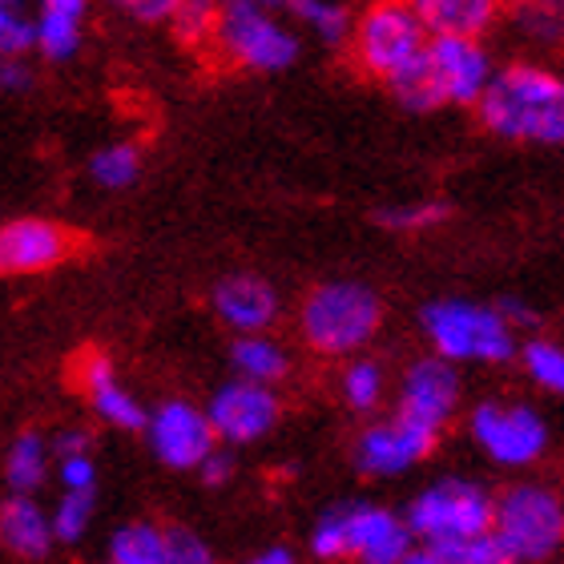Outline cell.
Here are the masks:
<instances>
[{
	"label": "cell",
	"instance_id": "cell-1",
	"mask_svg": "<svg viewBox=\"0 0 564 564\" xmlns=\"http://www.w3.org/2000/svg\"><path fill=\"white\" fill-rule=\"evenodd\" d=\"M484 130L517 145H564V77L536 61L496 69L476 101Z\"/></svg>",
	"mask_w": 564,
	"mask_h": 564
},
{
	"label": "cell",
	"instance_id": "cell-2",
	"mask_svg": "<svg viewBox=\"0 0 564 564\" xmlns=\"http://www.w3.org/2000/svg\"><path fill=\"white\" fill-rule=\"evenodd\" d=\"M306 544L318 561L351 556L364 564H408L415 553V532L408 517L383 505H339L315 520Z\"/></svg>",
	"mask_w": 564,
	"mask_h": 564
},
{
	"label": "cell",
	"instance_id": "cell-3",
	"mask_svg": "<svg viewBox=\"0 0 564 564\" xmlns=\"http://www.w3.org/2000/svg\"><path fill=\"white\" fill-rule=\"evenodd\" d=\"M383 327V299L367 282L335 279L303 299L299 330L311 351L327 359H351L376 339Z\"/></svg>",
	"mask_w": 564,
	"mask_h": 564
},
{
	"label": "cell",
	"instance_id": "cell-4",
	"mask_svg": "<svg viewBox=\"0 0 564 564\" xmlns=\"http://www.w3.org/2000/svg\"><path fill=\"white\" fill-rule=\"evenodd\" d=\"M420 330L435 355L452 364H508L520 355V330L505 318L500 306L471 299H435L420 311Z\"/></svg>",
	"mask_w": 564,
	"mask_h": 564
},
{
	"label": "cell",
	"instance_id": "cell-5",
	"mask_svg": "<svg viewBox=\"0 0 564 564\" xmlns=\"http://www.w3.org/2000/svg\"><path fill=\"white\" fill-rule=\"evenodd\" d=\"M214 45L230 65L247 73H282L299 61V33L271 4L259 0H223Z\"/></svg>",
	"mask_w": 564,
	"mask_h": 564
},
{
	"label": "cell",
	"instance_id": "cell-6",
	"mask_svg": "<svg viewBox=\"0 0 564 564\" xmlns=\"http://www.w3.org/2000/svg\"><path fill=\"white\" fill-rule=\"evenodd\" d=\"M408 524L415 532V544H452L492 532L496 496L476 480L447 476V480L427 484L412 505H408Z\"/></svg>",
	"mask_w": 564,
	"mask_h": 564
},
{
	"label": "cell",
	"instance_id": "cell-7",
	"mask_svg": "<svg viewBox=\"0 0 564 564\" xmlns=\"http://www.w3.org/2000/svg\"><path fill=\"white\" fill-rule=\"evenodd\" d=\"M492 532L508 564L512 561H549L564 544V500L549 484H517L496 496Z\"/></svg>",
	"mask_w": 564,
	"mask_h": 564
},
{
	"label": "cell",
	"instance_id": "cell-8",
	"mask_svg": "<svg viewBox=\"0 0 564 564\" xmlns=\"http://www.w3.org/2000/svg\"><path fill=\"white\" fill-rule=\"evenodd\" d=\"M427 41H432V33L420 21L412 0H379V4H371L355 21V33H351V48L359 69L379 77L383 85L395 73L408 69V65H415L427 53Z\"/></svg>",
	"mask_w": 564,
	"mask_h": 564
},
{
	"label": "cell",
	"instance_id": "cell-9",
	"mask_svg": "<svg viewBox=\"0 0 564 564\" xmlns=\"http://www.w3.org/2000/svg\"><path fill=\"white\" fill-rule=\"evenodd\" d=\"M468 432L500 468H532L549 452V423L529 403L484 400L480 408H471Z\"/></svg>",
	"mask_w": 564,
	"mask_h": 564
},
{
	"label": "cell",
	"instance_id": "cell-10",
	"mask_svg": "<svg viewBox=\"0 0 564 564\" xmlns=\"http://www.w3.org/2000/svg\"><path fill=\"white\" fill-rule=\"evenodd\" d=\"M435 444H440L435 427H423V423L395 412L391 420H379L359 432V440H355V468L371 476V480H395L403 471L420 468L423 459L435 452Z\"/></svg>",
	"mask_w": 564,
	"mask_h": 564
},
{
	"label": "cell",
	"instance_id": "cell-11",
	"mask_svg": "<svg viewBox=\"0 0 564 564\" xmlns=\"http://www.w3.org/2000/svg\"><path fill=\"white\" fill-rule=\"evenodd\" d=\"M145 440L150 452L174 471H198V464L223 444L214 432L210 412L194 408L189 400H165L158 403L145 420Z\"/></svg>",
	"mask_w": 564,
	"mask_h": 564
},
{
	"label": "cell",
	"instance_id": "cell-12",
	"mask_svg": "<svg viewBox=\"0 0 564 564\" xmlns=\"http://www.w3.org/2000/svg\"><path fill=\"white\" fill-rule=\"evenodd\" d=\"M206 412H210L214 432H218L223 444L247 447L267 440L279 427L282 403L271 383H254V379L235 376L230 383H223V388L214 391Z\"/></svg>",
	"mask_w": 564,
	"mask_h": 564
},
{
	"label": "cell",
	"instance_id": "cell-13",
	"mask_svg": "<svg viewBox=\"0 0 564 564\" xmlns=\"http://www.w3.org/2000/svg\"><path fill=\"white\" fill-rule=\"evenodd\" d=\"M427 65L444 106H476L496 77V65L480 45V36H432Z\"/></svg>",
	"mask_w": 564,
	"mask_h": 564
},
{
	"label": "cell",
	"instance_id": "cell-14",
	"mask_svg": "<svg viewBox=\"0 0 564 564\" xmlns=\"http://www.w3.org/2000/svg\"><path fill=\"white\" fill-rule=\"evenodd\" d=\"M459 391L464 388H459L456 364L432 351L427 359H415V364L403 371L400 395H395V412L423 423V427L444 432L459 412Z\"/></svg>",
	"mask_w": 564,
	"mask_h": 564
},
{
	"label": "cell",
	"instance_id": "cell-15",
	"mask_svg": "<svg viewBox=\"0 0 564 564\" xmlns=\"http://www.w3.org/2000/svg\"><path fill=\"white\" fill-rule=\"evenodd\" d=\"M73 238L48 218H17L0 226V279L45 274L69 259Z\"/></svg>",
	"mask_w": 564,
	"mask_h": 564
},
{
	"label": "cell",
	"instance_id": "cell-16",
	"mask_svg": "<svg viewBox=\"0 0 564 564\" xmlns=\"http://www.w3.org/2000/svg\"><path fill=\"white\" fill-rule=\"evenodd\" d=\"M214 315L223 318L235 335L271 330L279 318V291L259 274H226L210 294Z\"/></svg>",
	"mask_w": 564,
	"mask_h": 564
},
{
	"label": "cell",
	"instance_id": "cell-17",
	"mask_svg": "<svg viewBox=\"0 0 564 564\" xmlns=\"http://www.w3.org/2000/svg\"><path fill=\"white\" fill-rule=\"evenodd\" d=\"M57 544L53 532V512L36 505V496L12 492L0 505V549L17 561H45Z\"/></svg>",
	"mask_w": 564,
	"mask_h": 564
},
{
	"label": "cell",
	"instance_id": "cell-18",
	"mask_svg": "<svg viewBox=\"0 0 564 564\" xmlns=\"http://www.w3.org/2000/svg\"><path fill=\"white\" fill-rule=\"evenodd\" d=\"M82 388H85L89 408H94L109 427H121V432H145L150 412H145V408L138 403V395L113 376V364H109L106 355H85L82 359Z\"/></svg>",
	"mask_w": 564,
	"mask_h": 564
},
{
	"label": "cell",
	"instance_id": "cell-19",
	"mask_svg": "<svg viewBox=\"0 0 564 564\" xmlns=\"http://www.w3.org/2000/svg\"><path fill=\"white\" fill-rule=\"evenodd\" d=\"M432 36H484L500 17L505 0H412Z\"/></svg>",
	"mask_w": 564,
	"mask_h": 564
},
{
	"label": "cell",
	"instance_id": "cell-20",
	"mask_svg": "<svg viewBox=\"0 0 564 564\" xmlns=\"http://www.w3.org/2000/svg\"><path fill=\"white\" fill-rule=\"evenodd\" d=\"M57 456H53V440L36 432H21L4 452V484L12 492H29L36 496L45 488L48 471H53Z\"/></svg>",
	"mask_w": 564,
	"mask_h": 564
},
{
	"label": "cell",
	"instance_id": "cell-21",
	"mask_svg": "<svg viewBox=\"0 0 564 564\" xmlns=\"http://www.w3.org/2000/svg\"><path fill=\"white\" fill-rule=\"evenodd\" d=\"M230 367H235V376L274 388L291 376V355L267 330H250V335H238L235 347H230Z\"/></svg>",
	"mask_w": 564,
	"mask_h": 564
},
{
	"label": "cell",
	"instance_id": "cell-22",
	"mask_svg": "<svg viewBox=\"0 0 564 564\" xmlns=\"http://www.w3.org/2000/svg\"><path fill=\"white\" fill-rule=\"evenodd\" d=\"M505 17L536 48H564V0H505Z\"/></svg>",
	"mask_w": 564,
	"mask_h": 564
},
{
	"label": "cell",
	"instance_id": "cell-23",
	"mask_svg": "<svg viewBox=\"0 0 564 564\" xmlns=\"http://www.w3.org/2000/svg\"><path fill=\"white\" fill-rule=\"evenodd\" d=\"M286 9H291L294 21L303 24L315 41H323V45H330V48L351 45L355 17L347 12L343 0H286Z\"/></svg>",
	"mask_w": 564,
	"mask_h": 564
},
{
	"label": "cell",
	"instance_id": "cell-24",
	"mask_svg": "<svg viewBox=\"0 0 564 564\" xmlns=\"http://www.w3.org/2000/svg\"><path fill=\"white\" fill-rule=\"evenodd\" d=\"M388 388H391V379H388V371H383L379 359H355L351 355V364L343 367V376H339L343 403L359 415L379 412L383 400H388Z\"/></svg>",
	"mask_w": 564,
	"mask_h": 564
},
{
	"label": "cell",
	"instance_id": "cell-25",
	"mask_svg": "<svg viewBox=\"0 0 564 564\" xmlns=\"http://www.w3.org/2000/svg\"><path fill=\"white\" fill-rule=\"evenodd\" d=\"M106 556L113 564H170L165 553V529L150 524V520H133L126 529L109 536Z\"/></svg>",
	"mask_w": 564,
	"mask_h": 564
},
{
	"label": "cell",
	"instance_id": "cell-26",
	"mask_svg": "<svg viewBox=\"0 0 564 564\" xmlns=\"http://www.w3.org/2000/svg\"><path fill=\"white\" fill-rule=\"evenodd\" d=\"M82 17L85 12L41 9L36 12V53L45 61H73L82 48Z\"/></svg>",
	"mask_w": 564,
	"mask_h": 564
},
{
	"label": "cell",
	"instance_id": "cell-27",
	"mask_svg": "<svg viewBox=\"0 0 564 564\" xmlns=\"http://www.w3.org/2000/svg\"><path fill=\"white\" fill-rule=\"evenodd\" d=\"M412 561L420 564H508L505 549L496 541V532L484 536H468V541L452 544H415Z\"/></svg>",
	"mask_w": 564,
	"mask_h": 564
},
{
	"label": "cell",
	"instance_id": "cell-28",
	"mask_svg": "<svg viewBox=\"0 0 564 564\" xmlns=\"http://www.w3.org/2000/svg\"><path fill=\"white\" fill-rule=\"evenodd\" d=\"M138 174H141V153L130 141L101 145V150L89 158V177H94V186H101V189H126L138 182Z\"/></svg>",
	"mask_w": 564,
	"mask_h": 564
},
{
	"label": "cell",
	"instance_id": "cell-29",
	"mask_svg": "<svg viewBox=\"0 0 564 564\" xmlns=\"http://www.w3.org/2000/svg\"><path fill=\"white\" fill-rule=\"evenodd\" d=\"M53 532H57V544H77L94 524L97 512V496L94 488H65L61 500L53 508Z\"/></svg>",
	"mask_w": 564,
	"mask_h": 564
},
{
	"label": "cell",
	"instance_id": "cell-30",
	"mask_svg": "<svg viewBox=\"0 0 564 564\" xmlns=\"http://www.w3.org/2000/svg\"><path fill=\"white\" fill-rule=\"evenodd\" d=\"M520 367H524V376H529L536 388L564 400V347L561 343L529 339L520 347Z\"/></svg>",
	"mask_w": 564,
	"mask_h": 564
},
{
	"label": "cell",
	"instance_id": "cell-31",
	"mask_svg": "<svg viewBox=\"0 0 564 564\" xmlns=\"http://www.w3.org/2000/svg\"><path fill=\"white\" fill-rule=\"evenodd\" d=\"M218 17H223V0H186L182 9L170 17L177 41L186 45H206L218 33Z\"/></svg>",
	"mask_w": 564,
	"mask_h": 564
},
{
	"label": "cell",
	"instance_id": "cell-32",
	"mask_svg": "<svg viewBox=\"0 0 564 564\" xmlns=\"http://www.w3.org/2000/svg\"><path fill=\"white\" fill-rule=\"evenodd\" d=\"M452 218V206L440 198L432 202H400V206H388L379 210V226L388 230H403V235H420V230H432V226L447 223Z\"/></svg>",
	"mask_w": 564,
	"mask_h": 564
},
{
	"label": "cell",
	"instance_id": "cell-33",
	"mask_svg": "<svg viewBox=\"0 0 564 564\" xmlns=\"http://www.w3.org/2000/svg\"><path fill=\"white\" fill-rule=\"evenodd\" d=\"M36 48V17H24L21 0H0V57H29Z\"/></svg>",
	"mask_w": 564,
	"mask_h": 564
},
{
	"label": "cell",
	"instance_id": "cell-34",
	"mask_svg": "<svg viewBox=\"0 0 564 564\" xmlns=\"http://www.w3.org/2000/svg\"><path fill=\"white\" fill-rule=\"evenodd\" d=\"M165 553H170V564H210V544L202 541L198 532L189 529H165Z\"/></svg>",
	"mask_w": 564,
	"mask_h": 564
},
{
	"label": "cell",
	"instance_id": "cell-35",
	"mask_svg": "<svg viewBox=\"0 0 564 564\" xmlns=\"http://www.w3.org/2000/svg\"><path fill=\"white\" fill-rule=\"evenodd\" d=\"M53 471H57L61 488H97L94 452H69V456H57Z\"/></svg>",
	"mask_w": 564,
	"mask_h": 564
},
{
	"label": "cell",
	"instance_id": "cell-36",
	"mask_svg": "<svg viewBox=\"0 0 564 564\" xmlns=\"http://www.w3.org/2000/svg\"><path fill=\"white\" fill-rule=\"evenodd\" d=\"M182 4H186V0H109V9H118L121 17H130V21H141V24L170 21Z\"/></svg>",
	"mask_w": 564,
	"mask_h": 564
},
{
	"label": "cell",
	"instance_id": "cell-37",
	"mask_svg": "<svg viewBox=\"0 0 564 564\" xmlns=\"http://www.w3.org/2000/svg\"><path fill=\"white\" fill-rule=\"evenodd\" d=\"M198 480L206 484V488H226V484L235 480V452H230V444H218L210 456L202 459Z\"/></svg>",
	"mask_w": 564,
	"mask_h": 564
},
{
	"label": "cell",
	"instance_id": "cell-38",
	"mask_svg": "<svg viewBox=\"0 0 564 564\" xmlns=\"http://www.w3.org/2000/svg\"><path fill=\"white\" fill-rule=\"evenodd\" d=\"M33 69L24 57H0V94H29Z\"/></svg>",
	"mask_w": 564,
	"mask_h": 564
},
{
	"label": "cell",
	"instance_id": "cell-39",
	"mask_svg": "<svg viewBox=\"0 0 564 564\" xmlns=\"http://www.w3.org/2000/svg\"><path fill=\"white\" fill-rule=\"evenodd\" d=\"M69 452H94V440L82 427H65L53 435V456H69Z\"/></svg>",
	"mask_w": 564,
	"mask_h": 564
},
{
	"label": "cell",
	"instance_id": "cell-40",
	"mask_svg": "<svg viewBox=\"0 0 564 564\" xmlns=\"http://www.w3.org/2000/svg\"><path fill=\"white\" fill-rule=\"evenodd\" d=\"M500 311H505V318L512 323L517 330H529V327H536V311H532L529 303H520V299H500Z\"/></svg>",
	"mask_w": 564,
	"mask_h": 564
},
{
	"label": "cell",
	"instance_id": "cell-41",
	"mask_svg": "<svg viewBox=\"0 0 564 564\" xmlns=\"http://www.w3.org/2000/svg\"><path fill=\"white\" fill-rule=\"evenodd\" d=\"M254 564H294V549L291 544H271L254 556Z\"/></svg>",
	"mask_w": 564,
	"mask_h": 564
},
{
	"label": "cell",
	"instance_id": "cell-42",
	"mask_svg": "<svg viewBox=\"0 0 564 564\" xmlns=\"http://www.w3.org/2000/svg\"><path fill=\"white\" fill-rule=\"evenodd\" d=\"M89 0H41V9H65V12H85Z\"/></svg>",
	"mask_w": 564,
	"mask_h": 564
},
{
	"label": "cell",
	"instance_id": "cell-43",
	"mask_svg": "<svg viewBox=\"0 0 564 564\" xmlns=\"http://www.w3.org/2000/svg\"><path fill=\"white\" fill-rule=\"evenodd\" d=\"M259 4H271V9H286V0H259Z\"/></svg>",
	"mask_w": 564,
	"mask_h": 564
}]
</instances>
